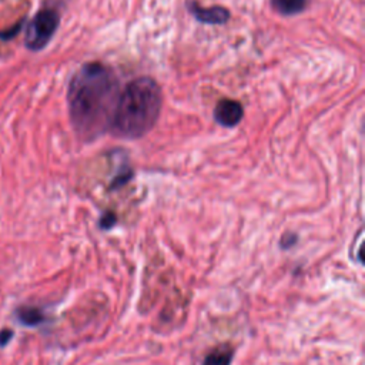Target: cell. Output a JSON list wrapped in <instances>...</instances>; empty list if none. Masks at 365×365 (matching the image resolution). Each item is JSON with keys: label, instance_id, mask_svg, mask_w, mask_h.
<instances>
[{"label": "cell", "instance_id": "obj_1", "mask_svg": "<svg viewBox=\"0 0 365 365\" xmlns=\"http://www.w3.org/2000/svg\"><path fill=\"white\" fill-rule=\"evenodd\" d=\"M120 93L114 71L98 61L86 63L74 73L68 83L67 104L80 140L91 141L110 130Z\"/></svg>", "mask_w": 365, "mask_h": 365}, {"label": "cell", "instance_id": "obj_2", "mask_svg": "<svg viewBox=\"0 0 365 365\" xmlns=\"http://www.w3.org/2000/svg\"><path fill=\"white\" fill-rule=\"evenodd\" d=\"M160 86L150 77L130 81L120 93L110 130L123 138H140L155 124L161 111Z\"/></svg>", "mask_w": 365, "mask_h": 365}, {"label": "cell", "instance_id": "obj_3", "mask_svg": "<svg viewBox=\"0 0 365 365\" xmlns=\"http://www.w3.org/2000/svg\"><path fill=\"white\" fill-rule=\"evenodd\" d=\"M60 24V14L56 9L44 7L36 13L26 29L24 44L31 51L43 50L53 38Z\"/></svg>", "mask_w": 365, "mask_h": 365}, {"label": "cell", "instance_id": "obj_4", "mask_svg": "<svg viewBox=\"0 0 365 365\" xmlns=\"http://www.w3.org/2000/svg\"><path fill=\"white\" fill-rule=\"evenodd\" d=\"M244 115L242 106L235 100H221L214 108V120L222 127H235Z\"/></svg>", "mask_w": 365, "mask_h": 365}, {"label": "cell", "instance_id": "obj_5", "mask_svg": "<svg viewBox=\"0 0 365 365\" xmlns=\"http://www.w3.org/2000/svg\"><path fill=\"white\" fill-rule=\"evenodd\" d=\"M188 10L197 21H201L205 24H224L230 19V11L221 6L205 9V7H201L197 1H190Z\"/></svg>", "mask_w": 365, "mask_h": 365}, {"label": "cell", "instance_id": "obj_6", "mask_svg": "<svg viewBox=\"0 0 365 365\" xmlns=\"http://www.w3.org/2000/svg\"><path fill=\"white\" fill-rule=\"evenodd\" d=\"M271 4L282 16H295L307 7V0H271Z\"/></svg>", "mask_w": 365, "mask_h": 365}, {"label": "cell", "instance_id": "obj_7", "mask_svg": "<svg viewBox=\"0 0 365 365\" xmlns=\"http://www.w3.org/2000/svg\"><path fill=\"white\" fill-rule=\"evenodd\" d=\"M16 315L19 321L27 327H36L44 321V314L37 307H20L16 311Z\"/></svg>", "mask_w": 365, "mask_h": 365}, {"label": "cell", "instance_id": "obj_8", "mask_svg": "<svg viewBox=\"0 0 365 365\" xmlns=\"http://www.w3.org/2000/svg\"><path fill=\"white\" fill-rule=\"evenodd\" d=\"M231 359H232L231 348H228L227 345H222L211 351L202 361V365H230Z\"/></svg>", "mask_w": 365, "mask_h": 365}, {"label": "cell", "instance_id": "obj_9", "mask_svg": "<svg viewBox=\"0 0 365 365\" xmlns=\"http://www.w3.org/2000/svg\"><path fill=\"white\" fill-rule=\"evenodd\" d=\"M21 24H23V20H20L19 23H16L13 27H10V29H6V30L0 31V38H1V40H10L11 37H14V36L20 31Z\"/></svg>", "mask_w": 365, "mask_h": 365}, {"label": "cell", "instance_id": "obj_10", "mask_svg": "<svg viewBox=\"0 0 365 365\" xmlns=\"http://www.w3.org/2000/svg\"><path fill=\"white\" fill-rule=\"evenodd\" d=\"M115 224V215L113 212H106L100 220V227L104 230L111 228Z\"/></svg>", "mask_w": 365, "mask_h": 365}, {"label": "cell", "instance_id": "obj_11", "mask_svg": "<svg viewBox=\"0 0 365 365\" xmlns=\"http://www.w3.org/2000/svg\"><path fill=\"white\" fill-rule=\"evenodd\" d=\"M297 242V235L292 234V232H287L282 235V240H281V247L284 248H289L291 245H294Z\"/></svg>", "mask_w": 365, "mask_h": 365}, {"label": "cell", "instance_id": "obj_12", "mask_svg": "<svg viewBox=\"0 0 365 365\" xmlns=\"http://www.w3.org/2000/svg\"><path fill=\"white\" fill-rule=\"evenodd\" d=\"M11 338H13V331L11 329H1L0 331V346L7 345Z\"/></svg>", "mask_w": 365, "mask_h": 365}]
</instances>
